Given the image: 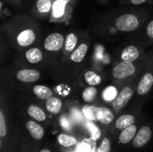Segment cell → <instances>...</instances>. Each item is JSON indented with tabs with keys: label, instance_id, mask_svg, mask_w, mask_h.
I'll return each instance as SVG.
<instances>
[{
	"label": "cell",
	"instance_id": "6da1fadb",
	"mask_svg": "<svg viewBox=\"0 0 153 152\" xmlns=\"http://www.w3.org/2000/svg\"><path fill=\"white\" fill-rule=\"evenodd\" d=\"M74 2V0H54L49 21L58 23L68 22L72 16Z\"/></svg>",
	"mask_w": 153,
	"mask_h": 152
},
{
	"label": "cell",
	"instance_id": "7a4b0ae2",
	"mask_svg": "<svg viewBox=\"0 0 153 152\" xmlns=\"http://www.w3.org/2000/svg\"><path fill=\"white\" fill-rule=\"evenodd\" d=\"M82 112L86 119L91 121H99L104 125H109L114 120V114L108 108L86 105L82 108Z\"/></svg>",
	"mask_w": 153,
	"mask_h": 152
},
{
	"label": "cell",
	"instance_id": "3957f363",
	"mask_svg": "<svg viewBox=\"0 0 153 152\" xmlns=\"http://www.w3.org/2000/svg\"><path fill=\"white\" fill-rule=\"evenodd\" d=\"M140 24V21L135 14L126 13L119 16L116 22L115 26L117 30L122 32H130L135 30Z\"/></svg>",
	"mask_w": 153,
	"mask_h": 152
},
{
	"label": "cell",
	"instance_id": "277c9868",
	"mask_svg": "<svg viewBox=\"0 0 153 152\" xmlns=\"http://www.w3.org/2000/svg\"><path fill=\"white\" fill-rule=\"evenodd\" d=\"M136 73V66L132 62L121 61L114 66L112 70V76L116 80H126Z\"/></svg>",
	"mask_w": 153,
	"mask_h": 152
},
{
	"label": "cell",
	"instance_id": "5b68a950",
	"mask_svg": "<svg viewBox=\"0 0 153 152\" xmlns=\"http://www.w3.org/2000/svg\"><path fill=\"white\" fill-rule=\"evenodd\" d=\"M54 0H37L32 13L40 20H49Z\"/></svg>",
	"mask_w": 153,
	"mask_h": 152
},
{
	"label": "cell",
	"instance_id": "8992f818",
	"mask_svg": "<svg viewBox=\"0 0 153 152\" xmlns=\"http://www.w3.org/2000/svg\"><path fill=\"white\" fill-rule=\"evenodd\" d=\"M65 39V36L61 33H51L46 38L44 41V47L48 52H57L64 47Z\"/></svg>",
	"mask_w": 153,
	"mask_h": 152
},
{
	"label": "cell",
	"instance_id": "52a82bcc",
	"mask_svg": "<svg viewBox=\"0 0 153 152\" xmlns=\"http://www.w3.org/2000/svg\"><path fill=\"white\" fill-rule=\"evenodd\" d=\"M36 39V31L31 28H24L21 30L15 36V41L21 47H27L31 46Z\"/></svg>",
	"mask_w": 153,
	"mask_h": 152
},
{
	"label": "cell",
	"instance_id": "ba28073f",
	"mask_svg": "<svg viewBox=\"0 0 153 152\" xmlns=\"http://www.w3.org/2000/svg\"><path fill=\"white\" fill-rule=\"evenodd\" d=\"M133 94H134V90L131 85H126V87H124L117 94V98L113 100L112 103L113 108L115 110H120L124 108L132 99Z\"/></svg>",
	"mask_w": 153,
	"mask_h": 152
},
{
	"label": "cell",
	"instance_id": "9c48e42d",
	"mask_svg": "<svg viewBox=\"0 0 153 152\" xmlns=\"http://www.w3.org/2000/svg\"><path fill=\"white\" fill-rule=\"evenodd\" d=\"M153 87V73L152 72H146L140 79L137 84V93L140 96H144L148 94Z\"/></svg>",
	"mask_w": 153,
	"mask_h": 152
},
{
	"label": "cell",
	"instance_id": "30bf717a",
	"mask_svg": "<svg viewBox=\"0 0 153 152\" xmlns=\"http://www.w3.org/2000/svg\"><path fill=\"white\" fill-rule=\"evenodd\" d=\"M40 73L37 70L33 69H22L16 73V78L22 82L31 83L39 81Z\"/></svg>",
	"mask_w": 153,
	"mask_h": 152
},
{
	"label": "cell",
	"instance_id": "8fae6325",
	"mask_svg": "<svg viewBox=\"0 0 153 152\" xmlns=\"http://www.w3.org/2000/svg\"><path fill=\"white\" fill-rule=\"evenodd\" d=\"M152 137V130L149 126H143L142 127L139 132L136 133L133 143L134 146L136 148H141L143 147L145 144H147V142L150 141Z\"/></svg>",
	"mask_w": 153,
	"mask_h": 152
},
{
	"label": "cell",
	"instance_id": "7c38bea8",
	"mask_svg": "<svg viewBox=\"0 0 153 152\" xmlns=\"http://www.w3.org/2000/svg\"><path fill=\"white\" fill-rule=\"evenodd\" d=\"M140 57V50L137 47L134 45H130L123 49L120 59L121 61H126V62H132L134 63Z\"/></svg>",
	"mask_w": 153,
	"mask_h": 152
},
{
	"label": "cell",
	"instance_id": "4fadbf2b",
	"mask_svg": "<svg viewBox=\"0 0 153 152\" xmlns=\"http://www.w3.org/2000/svg\"><path fill=\"white\" fill-rule=\"evenodd\" d=\"M88 44L85 42L81 43L70 54V59L74 63H81L86 56L88 52Z\"/></svg>",
	"mask_w": 153,
	"mask_h": 152
},
{
	"label": "cell",
	"instance_id": "5bb4252c",
	"mask_svg": "<svg viewBox=\"0 0 153 152\" xmlns=\"http://www.w3.org/2000/svg\"><path fill=\"white\" fill-rule=\"evenodd\" d=\"M25 58L30 64H38L43 59V53L38 47H31L25 52Z\"/></svg>",
	"mask_w": 153,
	"mask_h": 152
},
{
	"label": "cell",
	"instance_id": "9a60e30c",
	"mask_svg": "<svg viewBox=\"0 0 153 152\" xmlns=\"http://www.w3.org/2000/svg\"><path fill=\"white\" fill-rule=\"evenodd\" d=\"M78 44V37L75 33L71 32L66 35L64 44V50L65 54H71L76 47Z\"/></svg>",
	"mask_w": 153,
	"mask_h": 152
},
{
	"label": "cell",
	"instance_id": "2e32d148",
	"mask_svg": "<svg viewBox=\"0 0 153 152\" xmlns=\"http://www.w3.org/2000/svg\"><path fill=\"white\" fill-rule=\"evenodd\" d=\"M26 128L35 140H40L44 135V130L42 126L34 121H28L26 123Z\"/></svg>",
	"mask_w": 153,
	"mask_h": 152
},
{
	"label": "cell",
	"instance_id": "e0dca14e",
	"mask_svg": "<svg viewBox=\"0 0 153 152\" xmlns=\"http://www.w3.org/2000/svg\"><path fill=\"white\" fill-rule=\"evenodd\" d=\"M136 130H137V127L134 125L123 129L122 133L119 135V142L123 144H126L129 142H131L135 137Z\"/></svg>",
	"mask_w": 153,
	"mask_h": 152
},
{
	"label": "cell",
	"instance_id": "ac0fdd59",
	"mask_svg": "<svg viewBox=\"0 0 153 152\" xmlns=\"http://www.w3.org/2000/svg\"><path fill=\"white\" fill-rule=\"evenodd\" d=\"M33 93L42 100H48L53 97V91L48 87L44 85H36L32 89Z\"/></svg>",
	"mask_w": 153,
	"mask_h": 152
},
{
	"label": "cell",
	"instance_id": "d6986e66",
	"mask_svg": "<svg viewBox=\"0 0 153 152\" xmlns=\"http://www.w3.org/2000/svg\"><path fill=\"white\" fill-rule=\"evenodd\" d=\"M62 106H63V103H62V100L58 98H55V97H52L50 99H48L46 102V108L47 110L51 113V114H58L62 108Z\"/></svg>",
	"mask_w": 153,
	"mask_h": 152
},
{
	"label": "cell",
	"instance_id": "ffe728a7",
	"mask_svg": "<svg viewBox=\"0 0 153 152\" xmlns=\"http://www.w3.org/2000/svg\"><path fill=\"white\" fill-rule=\"evenodd\" d=\"M27 112H28L29 116L30 117H32L33 119H35L36 121H44L46 119L45 112L38 106H35V105L29 106Z\"/></svg>",
	"mask_w": 153,
	"mask_h": 152
},
{
	"label": "cell",
	"instance_id": "44dd1931",
	"mask_svg": "<svg viewBox=\"0 0 153 152\" xmlns=\"http://www.w3.org/2000/svg\"><path fill=\"white\" fill-rule=\"evenodd\" d=\"M135 118L132 116V115H124L121 116L116 122V126L118 129H125L132 125L134 124Z\"/></svg>",
	"mask_w": 153,
	"mask_h": 152
},
{
	"label": "cell",
	"instance_id": "7402d4cb",
	"mask_svg": "<svg viewBox=\"0 0 153 152\" xmlns=\"http://www.w3.org/2000/svg\"><path fill=\"white\" fill-rule=\"evenodd\" d=\"M84 80L90 86H97L102 82L101 77L92 71H88L84 73Z\"/></svg>",
	"mask_w": 153,
	"mask_h": 152
},
{
	"label": "cell",
	"instance_id": "603a6c76",
	"mask_svg": "<svg viewBox=\"0 0 153 152\" xmlns=\"http://www.w3.org/2000/svg\"><path fill=\"white\" fill-rule=\"evenodd\" d=\"M57 140H58V142L64 147H71V146H74V144H76V142H77L75 138H74L73 136L65 134V133L59 134Z\"/></svg>",
	"mask_w": 153,
	"mask_h": 152
},
{
	"label": "cell",
	"instance_id": "cb8c5ba5",
	"mask_svg": "<svg viewBox=\"0 0 153 152\" xmlns=\"http://www.w3.org/2000/svg\"><path fill=\"white\" fill-rule=\"evenodd\" d=\"M86 126H87V129L89 130V132L91 133V137L92 140L96 141V140H98L100 137L101 131L100 130V128L96 125L91 123V120H89V122L86 123Z\"/></svg>",
	"mask_w": 153,
	"mask_h": 152
},
{
	"label": "cell",
	"instance_id": "d4e9b609",
	"mask_svg": "<svg viewBox=\"0 0 153 152\" xmlns=\"http://www.w3.org/2000/svg\"><path fill=\"white\" fill-rule=\"evenodd\" d=\"M96 95H97V90L91 86V87H89L87 89H85L82 92V99L84 101L86 102H92L95 98H96Z\"/></svg>",
	"mask_w": 153,
	"mask_h": 152
},
{
	"label": "cell",
	"instance_id": "484cf974",
	"mask_svg": "<svg viewBox=\"0 0 153 152\" xmlns=\"http://www.w3.org/2000/svg\"><path fill=\"white\" fill-rule=\"evenodd\" d=\"M117 89L114 86H109L103 91V99L106 101H113L117 98Z\"/></svg>",
	"mask_w": 153,
	"mask_h": 152
},
{
	"label": "cell",
	"instance_id": "4316f807",
	"mask_svg": "<svg viewBox=\"0 0 153 152\" xmlns=\"http://www.w3.org/2000/svg\"><path fill=\"white\" fill-rule=\"evenodd\" d=\"M6 135V126H5V120L4 116L3 111H0V136L4 137Z\"/></svg>",
	"mask_w": 153,
	"mask_h": 152
},
{
	"label": "cell",
	"instance_id": "83f0119b",
	"mask_svg": "<svg viewBox=\"0 0 153 152\" xmlns=\"http://www.w3.org/2000/svg\"><path fill=\"white\" fill-rule=\"evenodd\" d=\"M71 115H72L73 119H74L75 122H77V123H82V122L83 116H84V115H83L82 112H80V111L77 110V109H73L72 112H71Z\"/></svg>",
	"mask_w": 153,
	"mask_h": 152
},
{
	"label": "cell",
	"instance_id": "f1b7e54d",
	"mask_svg": "<svg viewBox=\"0 0 153 152\" xmlns=\"http://www.w3.org/2000/svg\"><path fill=\"white\" fill-rule=\"evenodd\" d=\"M110 151V142L108 139L105 138L103 139L100 147L99 148L98 152H109Z\"/></svg>",
	"mask_w": 153,
	"mask_h": 152
},
{
	"label": "cell",
	"instance_id": "f546056e",
	"mask_svg": "<svg viewBox=\"0 0 153 152\" xmlns=\"http://www.w3.org/2000/svg\"><path fill=\"white\" fill-rule=\"evenodd\" d=\"M60 123H61V125H62L63 129L67 130V131L71 129V126H72V125H71V121H70L67 117H65V116L61 117V119H60Z\"/></svg>",
	"mask_w": 153,
	"mask_h": 152
},
{
	"label": "cell",
	"instance_id": "4dcf8cb0",
	"mask_svg": "<svg viewBox=\"0 0 153 152\" xmlns=\"http://www.w3.org/2000/svg\"><path fill=\"white\" fill-rule=\"evenodd\" d=\"M146 32H147V35L150 39H153V20L152 22H149L148 26H147V29H146Z\"/></svg>",
	"mask_w": 153,
	"mask_h": 152
},
{
	"label": "cell",
	"instance_id": "1f68e13d",
	"mask_svg": "<svg viewBox=\"0 0 153 152\" xmlns=\"http://www.w3.org/2000/svg\"><path fill=\"white\" fill-rule=\"evenodd\" d=\"M129 1H130L131 4L137 5V4H142L145 3L146 1H148V0H129Z\"/></svg>",
	"mask_w": 153,
	"mask_h": 152
},
{
	"label": "cell",
	"instance_id": "d6a6232c",
	"mask_svg": "<svg viewBox=\"0 0 153 152\" xmlns=\"http://www.w3.org/2000/svg\"><path fill=\"white\" fill-rule=\"evenodd\" d=\"M79 152H90V148L89 146H86L84 144H82L81 147H80V151Z\"/></svg>",
	"mask_w": 153,
	"mask_h": 152
},
{
	"label": "cell",
	"instance_id": "836d02e7",
	"mask_svg": "<svg viewBox=\"0 0 153 152\" xmlns=\"http://www.w3.org/2000/svg\"><path fill=\"white\" fill-rule=\"evenodd\" d=\"M8 1H10V2H12V3H14V4H15V3H19L21 0H8Z\"/></svg>",
	"mask_w": 153,
	"mask_h": 152
},
{
	"label": "cell",
	"instance_id": "e575fe53",
	"mask_svg": "<svg viewBox=\"0 0 153 152\" xmlns=\"http://www.w3.org/2000/svg\"><path fill=\"white\" fill-rule=\"evenodd\" d=\"M40 152H50L48 150H42Z\"/></svg>",
	"mask_w": 153,
	"mask_h": 152
},
{
	"label": "cell",
	"instance_id": "d590c367",
	"mask_svg": "<svg viewBox=\"0 0 153 152\" xmlns=\"http://www.w3.org/2000/svg\"><path fill=\"white\" fill-rule=\"evenodd\" d=\"M101 1H104V0H101Z\"/></svg>",
	"mask_w": 153,
	"mask_h": 152
}]
</instances>
